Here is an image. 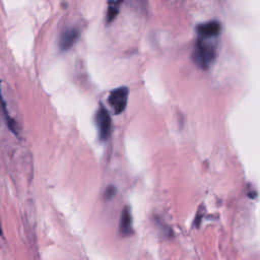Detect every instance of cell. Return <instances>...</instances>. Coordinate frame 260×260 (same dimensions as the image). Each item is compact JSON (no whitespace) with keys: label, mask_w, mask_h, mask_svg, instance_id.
Instances as JSON below:
<instances>
[{"label":"cell","mask_w":260,"mask_h":260,"mask_svg":"<svg viewBox=\"0 0 260 260\" xmlns=\"http://www.w3.org/2000/svg\"><path fill=\"white\" fill-rule=\"evenodd\" d=\"M219 28L220 23L216 20H208L198 25L194 46V58L198 64L208 65L214 58Z\"/></svg>","instance_id":"cell-1"},{"label":"cell","mask_w":260,"mask_h":260,"mask_svg":"<svg viewBox=\"0 0 260 260\" xmlns=\"http://www.w3.org/2000/svg\"><path fill=\"white\" fill-rule=\"evenodd\" d=\"M94 121L101 141H106L111 135L112 119L109 111L103 105H101V107L96 111Z\"/></svg>","instance_id":"cell-2"},{"label":"cell","mask_w":260,"mask_h":260,"mask_svg":"<svg viewBox=\"0 0 260 260\" xmlns=\"http://www.w3.org/2000/svg\"><path fill=\"white\" fill-rule=\"evenodd\" d=\"M129 89L126 86H121L113 89L108 98V103L111 106L114 114H121L126 109L128 103Z\"/></svg>","instance_id":"cell-3"},{"label":"cell","mask_w":260,"mask_h":260,"mask_svg":"<svg viewBox=\"0 0 260 260\" xmlns=\"http://www.w3.org/2000/svg\"><path fill=\"white\" fill-rule=\"evenodd\" d=\"M79 30L76 27H67L63 29L59 36L58 45L61 51H68L76 43L79 38Z\"/></svg>","instance_id":"cell-4"},{"label":"cell","mask_w":260,"mask_h":260,"mask_svg":"<svg viewBox=\"0 0 260 260\" xmlns=\"http://www.w3.org/2000/svg\"><path fill=\"white\" fill-rule=\"evenodd\" d=\"M119 232L124 237H129L133 234V228H132V216L129 206H125L123 208L121 219H120V225H119Z\"/></svg>","instance_id":"cell-5"},{"label":"cell","mask_w":260,"mask_h":260,"mask_svg":"<svg viewBox=\"0 0 260 260\" xmlns=\"http://www.w3.org/2000/svg\"><path fill=\"white\" fill-rule=\"evenodd\" d=\"M0 107H1V110H2V113H3V116H4V119H5V122H6L7 126L9 127V129H10L14 134H17V126H16V123H15V121L9 116V113H8V111H7L6 104H5L4 98H3V95H2L1 89H0Z\"/></svg>","instance_id":"cell-6"},{"label":"cell","mask_w":260,"mask_h":260,"mask_svg":"<svg viewBox=\"0 0 260 260\" xmlns=\"http://www.w3.org/2000/svg\"><path fill=\"white\" fill-rule=\"evenodd\" d=\"M122 4V1H110L108 3V9H107V23L112 22L118 15L120 11V6Z\"/></svg>","instance_id":"cell-7"},{"label":"cell","mask_w":260,"mask_h":260,"mask_svg":"<svg viewBox=\"0 0 260 260\" xmlns=\"http://www.w3.org/2000/svg\"><path fill=\"white\" fill-rule=\"evenodd\" d=\"M117 193V189L114 186H108L104 192V198L106 200H111Z\"/></svg>","instance_id":"cell-8"},{"label":"cell","mask_w":260,"mask_h":260,"mask_svg":"<svg viewBox=\"0 0 260 260\" xmlns=\"http://www.w3.org/2000/svg\"><path fill=\"white\" fill-rule=\"evenodd\" d=\"M0 234H1V229H0Z\"/></svg>","instance_id":"cell-9"}]
</instances>
